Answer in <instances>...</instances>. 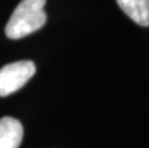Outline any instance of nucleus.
Masks as SVG:
<instances>
[{
    "mask_svg": "<svg viewBox=\"0 0 149 148\" xmlns=\"http://www.w3.org/2000/svg\"><path fill=\"white\" fill-rule=\"evenodd\" d=\"M45 3L46 0H21L6 25L9 39H21L40 29L46 22Z\"/></svg>",
    "mask_w": 149,
    "mask_h": 148,
    "instance_id": "1",
    "label": "nucleus"
},
{
    "mask_svg": "<svg viewBox=\"0 0 149 148\" xmlns=\"http://www.w3.org/2000/svg\"><path fill=\"white\" fill-rule=\"evenodd\" d=\"M36 72L32 61H18L0 69V96H7L21 89Z\"/></svg>",
    "mask_w": 149,
    "mask_h": 148,
    "instance_id": "2",
    "label": "nucleus"
},
{
    "mask_svg": "<svg viewBox=\"0 0 149 148\" xmlns=\"http://www.w3.org/2000/svg\"><path fill=\"white\" fill-rule=\"evenodd\" d=\"M23 138V127L17 119L4 116L0 119V148H18Z\"/></svg>",
    "mask_w": 149,
    "mask_h": 148,
    "instance_id": "3",
    "label": "nucleus"
},
{
    "mask_svg": "<svg viewBox=\"0 0 149 148\" xmlns=\"http://www.w3.org/2000/svg\"><path fill=\"white\" fill-rule=\"evenodd\" d=\"M121 10L141 26L149 25V0H116Z\"/></svg>",
    "mask_w": 149,
    "mask_h": 148,
    "instance_id": "4",
    "label": "nucleus"
}]
</instances>
